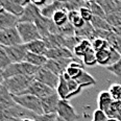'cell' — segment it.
Returning a JSON list of instances; mask_svg holds the SVG:
<instances>
[{
    "mask_svg": "<svg viewBox=\"0 0 121 121\" xmlns=\"http://www.w3.org/2000/svg\"><path fill=\"white\" fill-rule=\"evenodd\" d=\"M38 70H39V67L30 65L26 62L12 64L5 70L1 71V80H0V82L5 79L11 78V77L18 76V75H25V76L34 77L38 72Z\"/></svg>",
    "mask_w": 121,
    "mask_h": 121,
    "instance_id": "obj_1",
    "label": "cell"
},
{
    "mask_svg": "<svg viewBox=\"0 0 121 121\" xmlns=\"http://www.w3.org/2000/svg\"><path fill=\"white\" fill-rule=\"evenodd\" d=\"M35 80L34 77L25 76V75H18V76L11 77L1 82L0 84L6 88L12 95H21L25 90L28 89L31 82Z\"/></svg>",
    "mask_w": 121,
    "mask_h": 121,
    "instance_id": "obj_2",
    "label": "cell"
},
{
    "mask_svg": "<svg viewBox=\"0 0 121 121\" xmlns=\"http://www.w3.org/2000/svg\"><path fill=\"white\" fill-rule=\"evenodd\" d=\"M14 100L17 104L21 105L22 108L35 113L37 115L44 114L42 107V101L40 98H38L30 94H23V95H13Z\"/></svg>",
    "mask_w": 121,
    "mask_h": 121,
    "instance_id": "obj_3",
    "label": "cell"
},
{
    "mask_svg": "<svg viewBox=\"0 0 121 121\" xmlns=\"http://www.w3.org/2000/svg\"><path fill=\"white\" fill-rule=\"evenodd\" d=\"M21 39L24 44H28L36 40H41L42 37L40 35L38 27L35 23H27V22H19L17 25Z\"/></svg>",
    "mask_w": 121,
    "mask_h": 121,
    "instance_id": "obj_4",
    "label": "cell"
},
{
    "mask_svg": "<svg viewBox=\"0 0 121 121\" xmlns=\"http://www.w3.org/2000/svg\"><path fill=\"white\" fill-rule=\"evenodd\" d=\"M24 44L17 27L9 29H0V45L4 47L17 46Z\"/></svg>",
    "mask_w": 121,
    "mask_h": 121,
    "instance_id": "obj_5",
    "label": "cell"
},
{
    "mask_svg": "<svg viewBox=\"0 0 121 121\" xmlns=\"http://www.w3.org/2000/svg\"><path fill=\"white\" fill-rule=\"evenodd\" d=\"M78 57L74 56L73 59H65V60H48L45 65L46 69L50 70L52 73H54L57 76H62L64 75L67 71V68L72 64L73 62H80L77 60Z\"/></svg>",
    "mask_w": 121,
    "mask_h": 121,
    "instance_id": "obj_6",
    "label": "cell"
},
{
    "mask_svg": "<svg viewBox=\"0 0 121 121\" xmlns=\"http://www.w3.org/2000/svg\"><path fill=\"white\" fill-rule=\"evenodd\" d=\"M35 80L40 82L42 84L48 86V87L52 88V89L56 90L57 86L60 82V76L55 75L54 73H52L50 70L46 69L45 67H41L39 68L38 72L36 73V75L34 76Z\"/></svg>",
    "mask_w": 121,
    "mask_h": 121,
    "instance_id": "obj_7",
    "label": "cell"
},
{
    "mask_svg": "<svg viewBox=\"0 0 121 121\" xmlns=\"http://www.w3.org/2000/svg\"><path fill=\"white\" fill-rule=\"evenodd\" d=\"M37 116V114L24 109L19 104L14 105L5 111H1L0 113V117H14L20 121L24 119H36Z\"/></svg>",
    "mask_w": 121,
    "mask_h": 121,
    "instance_id": "obj_8",
    "label": "cell"
},
{
    "mask_svg": "<svg viewBox=\"0 0 121 121\" xmlns=\"http://www.w3.org/2000/svg\"><path fill=\"white\" fill-rule=\"evenodd\" d=\"M56 92V90L52 89V88L48 87V86L42 84L40 82H37V80H34L31 82V85L28 87V89L25 90L21 95L23 94H30V95H34L40 99H43V98L49 96V95H52Z\"/></svg>",
    "mask_w": 121,
    "mask_h": 121,
    "instance_id": "obj_9",
    "label": "cell"
},
{
    "mask_svg": "<svg viewBox=\"0 0 121 121\" xmlns=\"http://www.w3.org/2000/svg\"><path fill=\"white\" fill-rule=\"evenodd\" d=\"M2 47L5 50V52L9 55V60H12L13 64L25 62V57H26V54L28 52L25 44L17 45V46H11V47H4V46H2Z\"/></svg>",
    "mask_w": 121,
    "mask_h": 121,
    "instance_id": "obj_10",
    "label": "cell"
},
{
    "mask_svg": "<svg viewBox=\"0 0 121 121\" xmlns=\"http://www.w3.org/2000/svg\"><path fill=\"white\" fill-rule=\"evenodd\" d=\"M57 116L66 121H75L78 118V115L76 114L74 108L69 103L68 100H60L59 109H57Z\"/></svg>",
    "mask_w": 121,
    "mask_h": 121,
    "instance_id": "obj_11",
    "label": "cell"
},
{
    "mask_svg": "<svg viewBox=\"0 0 121 121\" xmlns=\"http://www.w3.org/2000/svg\"><path fill=\"white\" fill-rule=\"evenodd\" d=\"M42 16L41 9L35 5L32 2L24 9V13L19 18V22H27V23H35L40 17Z\"/></svg>",
    "mask_w": 121,
    "mask_h": 121,
    "instance_id": "obj_12",
    "label": "cell"
},
{
    "mask_svg": "<svg viewBox=\"0 0 121 121\" xmlns=\"http://www.w3.org/2000/svg\"><path fill=\"white\" fill-rule=\"evenodd\" d=\"M60 100V98L56 92L54 94L49 95V96L41 99L44 114H56L57 109H59Z\"/></svg>",
    "mask_w": 121,
    "mask_h": 121,
    "instance_id": "obj_13",
    "label": "cell"
},
{
    "mask_svg": "<svg viewBox=\"0 0 121 121\" xmlns=\"http://www.w3.org/2000/svg\"><path fill=\"white\" fill-rule=\"evenodd\" d=\"M19 23V17L9 14L3 9H0V29L15 28Z\"/></svg>",
    "mask_w": 121,
    "mask_h": 121,
    "instance_id": "obj_14",
    "label": "cell"
},
{
    "mask_svg": "<svg viewBox=\"0 0 121 121\" xmlns=\"http://www.w3.org/2000/svg\"><path fill=\"white\" fill-rule=\"evenodd\" d=\"M45 56L48 60H65V59H73L75 55L73 54V52L71 50H69L68 48L59 47V48L48 49V51L46 52Z\"/></svg>",
    "mask_w": 121,
    "mask_h": 121,
    "instance_id": "obj_15",
    "label": "cell"
},
{
    "mask_svg": "<svg viewBox=\"0 0 121 121\" xmlns=\"http://www.w3.org/2000/svg\"><path fill=\"white\" fill-rule=\"evenodd\" d=\"M0 6L7 13L19 17V18L24 13V7L19 5L16 0H0Z\"/></svg>",
    "mask_w": 121,
    "mask_h": 121,
    "instance_id": "obj_16",
    "label": "cell"
},
{
    "mask_svg": "<svg viewBox=\"0 0 121 121\" xmlns=\"http://www.w3.org/2000/svg\"><path fill=\"white\" fill-rule=\"evenodd\" d=\"M14 97L4 86L0 85V110L5 111L9 108L16 105Z\"/></svg>",
    "mask_w": 121,
    "mask_h": 121,
    "instance_id": "obj_17",
    "label": "cell"
},
{
    "mask_svg": "<svg viewBox=\"0 0 121 121\" xmlns=\"http://www.w3.org/2000/svg\"><path fill=\"white\" fill-rule=\"evenodd\" d=\"M115 100L113 99L112 95L110 94L109 91H101L99 92L97 96V107L99 110L103 111L107 113L108 110L111 108V105L113 104Z\"/></svg>",
    "mask_w": 121,
    "mask_h": 121,
    "instance_id": "obj_18",
    "label": "cell"
},
{
    "mask_svg": "<svg viewBox=\"0 0 121 121\" xmlns=\"http://www.w3.org/2000/svg\"><path fill=\"white\" fill-rule=\"evenodd\" d=\"M26 45V48L28 52H31V53H36V54H40V55H45L46 52L48 51L47 49V46L45 44V42L43 41V39L41 40H36L34 42H30Z\"/></svg>",
    "mask_w": 121,
    "mask_h": 121,
    "instance_id": "obj_19",
    "label": "cell"
},
{
    "mask_svg": "<svg viewBox=\"0 0 121 121\" xmlns=\"http://www.w3.org/2000/svg\"><path fill=\"white\" fill-rule=\"evenodd\" d=\"M60 9H63V1H50L46 6L41 9L42 16L48 19H52L53 15Z\"/></svg>",
    "mask_w": 121,
    "mask_h": 121,
    "instance_id": "obj_20",
    "label": "cell"
},
{
    "mask_svg": "<svg viewBox=\"0 0 121 121\" xmlns=\"http://www.w3.org/2000/svg\"><path fill=\"white\" fill-rule=\"evenodd\" d=\"M47 60H48V59L45 55H40L36 53H31V52H27L26 57H25V62L26 63L39 68L44 67L46 65Z\"/></svg>",
    "mask_w": 121,
    "mask_h": 121,
    "instance_id": "obj_21",
    "label": "cell"
},
{
    "mask_svg": "<svg viewBox=\"0 0 121 121\" xmlns=\"http://www.w3.org/2000/svg\"><path fill=\"white\" fill-rule=\"evenodd\" d=\"M56 93L59 94V96L60 99L63 100H69V96H70V90L68 87V82L64 76H60V82L59 86L56 88Z\"/></svg>",
    "mask_w": 121,
    "mask_h": 121,
    "instance_id": "obj_22",
    "label": "cell"
},
{
    "mask_svg": "<svg viewBox=\"0 0 121 121\" xmlns=\"http://www.w3.org/2000/svg\"><path fill=\"white\" fill-rule=\"evenodd\" d=\"M74 79L76 80V82H78V84L82 86V88L96 85V79H95L94 77L90 74V73H88L87 71H85V70H82V71L80 72V74L76 77V78H74Z\"/></svg>",
    "mask_w": 121,
    "mask_h": 121,
    "instance_id": "obj_23",
    "label": "cell"
},
{
    "mask_svg": "<svg viewBox=\"0 0 121 121\" xmlns=\"http://www.w3.org/2000/svg\"><path fill=\"white\" fill-rule=\"evenodd\" d=\"M91 48H92V43H91V41H89V40H82V41L74 48V50H73V54H74L76 57L82 59V56H84Z\"/></svg>",
    "mask_w": 121,
    "mask_h": 121,
    "instance_id": "obj_24",
    "label": "cell"
},
{
    "mask_svg": "<svg viewBox=\"0 0 121 121\" xmlns=\"http://www.w3.org/2000/svg\"><path fill=\"white\" fill-rule=\"evenodd\" d=\"M86 6L88 9H90V11L92 12V14L95 17H99L102 19H107V14L103 11V9L101 7L99 3L97 1H86Z\"/></svg>",
    "mask_w": 121,
    "mask_h": 121,
    "instance_id": "obj_25",
    "label": "cell"
},
{
    "mask_svg": "<svg viewBox=\"0 0 121 121\" xmlns=\"http://www.w3.org/2000/svg\"><path fill=\"white\" fill-rule=\"evenodd\" d=\"M68 18H69V22L75 27V29L82 28V27L86 24L85 20L82 18V16H80L78 11L69 12L68 13Z\"/></svg>",
    "mask_w": 121,
    "mask_h": 121,
    "instance_id": "obj_26",
    "label": "cell"
},
{
    "mask_svg": "<svg viewBox=\"0 0 121 121\" xmlns=\"http://www.w3.org/2000/svg\"><path fill=\"white\" fill-rule=\"evenodd\" d=\"M63 76L65 77V78L67 79V82H68V87H69V90H70V96H69V99H71L72 97H74V96H76V95H78L79 93H80V91H82L84 88L80 86L78 82H76L75 79H73V78H69V76L65 73Z\"/></svg>",
    "mask_w": 121,
    "mask_h": 121,
    "instance_id": "obj_27",
    "label": "cell"
},
{
    "mask_svg": "<svg viewBox=\"0 0 121 121\" xmlns=\"http://www.w3.org/2000/svg\"><path fill=\"white\" fill-rule=\"evenodd\" d=\"M52 21L54 24L59 27H63L66 24L69 23V18H68V13L64 9H60L57 11L52 17Z\"/></svg>",
    "mask_w": 121,
    "mask_h": 121,
    "instance_id": "obj_28",
    "label": "cell"
},
{
    "mask_svg": "<svg viewBox=\"0 0 121 121\" xmlns=\"http://www.w3.org/2000/svg\"><path fill=\"white\" fill-rule=\"evenodd\" d=\"M91 24L95 30H105V31H112V27L107 21V19H102L99 17H93Z\"/></svg>",
    "mask_w": 121,
    "mask_h": 121,
    "instance_id": "obj_29",
    "label": "cell"
},
{
    "mask_svg": "<svg viewBox=\"0 0 121 121\" xmlns=\"http://www.w3.org/2000/svg\"><path fill=\"white\" fill-rule=\"evenodd\" d=\"M105 114L109 118H115L121 121V100H115Z\"/></svg>",
    "mask_w": 121,
    "mask_h": 121,
    "instance_id": "obj_30",
    "label": "cell"
},
{
    "mask_svg": "<svg viewBox=\"0 0 121 121\" xmlns=\"http://www.w3.org/2000/svg\"><path fill=\"white\" fill-rule=\"evenodd\" d=\"M82 62L85 66H88V67H94L95 65H97L96 52L93 50V48H91L89 51L82 56Z\"/></svg>",
    "mask_w": 121,
    "mask_h": 121,
    "instance_id": "obj_31",
    "label": "cell"
},
{
    "mask_svg": "<svg viewBox=\"0 0 121 121\" xmlns=\"http://www.w3.org/2000/svg\"><path fill=\"white\" fill-rule=\"evenodd\" d=\"M12 60H9V55L5 52V50L2 46H0V69H1V71H3V70H5L7 67L9 66V65H12Z\"/></svg>",
    "mask_w": 121,
    "mask_h": 121,
    "instance_id": "obj_32",
    "label": "cell"
},
{
    "mask_svg": "<svg viewBox=\"0 0 121 121\" xmlns=\"http://www.w3.org/2000/svg\"><path fill=\"white\" fill-rule=\"evenodd\" d=\"M91 43H92V48H93V50H94L95 52H98V51H100V50H103V49L108 48V47L110 46L109 43L105 41V40L100 39V38H97V39L93 40Z\"/></svg>",
    "mask_w": 121,
    "mask_h": 121,
    "instance_id": "obj_33",
    "label": "cell"
},
{
    "mask_svg": "<svg viewBox=\"0 0 121 121\" xmlns=\"http://www.w3.org/2000/svg\"><path fill=\"white\" fill-rule=\"evenodd\" d=\"M108 91H109L110 94L112 95L114 100L121 99V85L120 84H113Z\"/></svg>",
    "mask_w": 121,
    "mask_h": 121,
    "instance_id": "obj_34",
    "label": "cell"
},
{
    "mask_svg": "<svg viewBox=\"0 0 121 121\" xmlns=\"http://www.w3.org/2000/svg\"><path fill=\"white\" fill-rule=\"evenodd\" d=\"M79 14H80V16H82V18L85 20V22H91L93 17H94V15L92 14L90 9H88L87 6L82 7V9H79Z\"/></svg>",
    "mask_w": 121,
    "mask_h": 121,
    "instance_id": "obj_35",
    "label": "cell"
},
{
    "mask_svg": "<svg viewBox=\"0 0 121 121\" xmlns=\"http://www.w3.org/2000/svg\"><path fill=\"white\" fill-rule=\"evenodd\" d=\"M108 119H109V117L105 114V112L99 109L94 111V113H93V121H107Z\"/></svg>",
    "mask_w": 121,
    "mask_h": 121,
    "instance_id": "obj_36",
    "label": "cell"
},
{
    "mask_svg": "<svg viewBox=\"0 0 121 121\" xmlns=\"http://www.w3.org/2000/svg\"><path fill=\"white\" fill-rule=\"evenodd\" d=\"M57 118V114H42L38 115L35 121H55Z\"/></svg>",
    "mask_w": 121,
    "mask_h": 121,
    "instance_id": "obj_37",
    "label": "cell"
},
{
    "mask_svg": "<svg viewBox=\"0 0 121 121\" xmlns=\"http://www.w3.org/2000/svg\"><path fill=\"white\" fill-rule=\"evenodd\" d=\"M105 69H107L108 71H110L111 73H113L114 75H116V76H121V60L119 62L116 63L115 65L105 68Z\"/></svg>",
    "mask_w": 121,
    "mask_h": 121,
    "instance_id": "obj_38",
    "label": "cell"
},
{
    "mask_svg": "<svg viewBox=\"0 0 121 121\" xmlns=\"http://www.w3.org/2000/svg\"><path fill=\"white\" fill-rule=\"evenodd\" d=\"M0 121H20L14 117H0Z\"/></svg>",
    "mask_w": 121,
    "mask_h": 121,
    "instance_id": "obj_39",
    "label": "cell"
},
{
    "mask_svg": "<svg viewBox=\"0 0 121 121\" xmlns=\"http://www.w3.org/2000/svg\"><path fill=\"white\" fill-rule=\"evenodd\" d=\"M107 121H120V120H118V119H115V118H109Z\"/></svg>",
    "mask_w": 121,
    "mask_h": 121,
    "instance_id": "obj_40",
    "label": "cell"
},
{
    "mask_svg": "<svg viewBox=\"0 0 121 121\" xmlns=\"http://www.w3.org/2000/svg\"><path fill=\"white\" fill-rule=\"evenodd\" d=\"M55 121H66V120H64V119H62V118H60L59 116H57V118H56V120Z\"/></svg>",
    "mask_w": 121,
    "mask_h": 121,
    "instance_id": "obj_41",
    "label": "cell"
},
{
    "mask_svg": "<svg viewBox=\"0 0 121 121\" xmlns=\"http://www.w3.org/2000/svg\"><path fill=\"white\" fill-rule=\"evenodd\" d=\"M21 121H35V119H24V120H21Z\"/></svg>",
    "mask_w": 121,
    "mask_h": 121,
    "instance_id": "obj_42",
    "label": "cell"
},
{
    "mask_svg": "<svg viewBox=\"0 0 121 121\" xmlns=\"http://www.w3.org/2000/svg\"><path fill=\"white\" fill-rule=\"evenodd\" d=\"M120 100H121V99H120Z\"/></svg>",
    "mask_w": 121,
    "mask_h": 121,
    "instance_id": "obj_43",
    "label": "cell"
}]
</instances>
